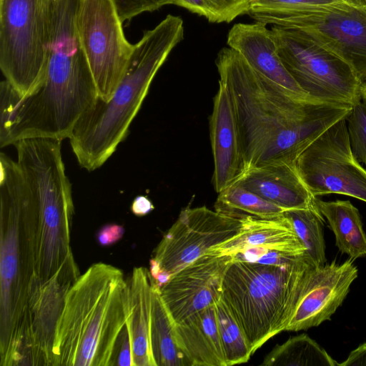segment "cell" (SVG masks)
I'll use <instances>...</instances> for the list:
<instances>
[{
	"label": "cell",
	"mask_w": 366,
	"mask_h": 366,
	"mask_svg": "<svg viewBox=\"0 0 366 366\" xmlns=\"http://www.w3.org/2000/svg\"><path fill=\"white\" fill-rule=\"evenodd\" d=\"M215 64L234 108L246 172L295 164L305 149L352 108L290 92L258 74L229 46L219 51Z\"/></svg>",
	"instance_id": "6da1fadb"
},
{
	"label": "cell",
	"mask_w": 366,
	"mask_h": 366,
	"mask_svg": "<svg viewBox=\"0 0 366 366\" xmlns=\"http://www.w3.org/2000/svg\"><path fill=\"white\" fill-rule=\"evenodd\" d=\"M180 16L167 15L146 31L134 49L123 77L107 102L99 98L80 118L69 142L79 164L89 172L102 167L126 138L156 74L184 39Z\"/></svg>",
	"instance_id": "7a4b0ae2"
},
{
	"label": "cell",
	"mask_w": 366,
	"mask_h": 366,
	"mask_svg": "<svg viewBox=\"0 0 366 366\" xmlns=\"http://www.w3.org/2000/svg\"><path fill=\"white\" fill-rule=\"evenodd\" d=\"M128 313L122 271L96 263L67 290L52 347V365H112Z\"/></svg>",
	"instance_id": "3957f363"
},
{
	"label": "cell",
	"mask_w": 366,
	"mask_h": 366,
	"mask_svg": "<svg viewBox=\"0 0 366 366\" xmlns=\"http://www.w3.org/2000/svg\"><path fill=\"white\" fill-rule=\"evenodd\" d=\"M99 98L88 65L47 64L43 80L21 96L7 81L0 84V146L26 139L69 138Z\"/></svg>",
	"instance_id": "277c9868"
},
{
	"label": "cell",
	"mask_w": 366,
	"mask_h": 366,
	"mask_svg": "<svg viewBox=\"0 0 366 366\" xmlns=\"http://www.w3.org/2000/svg\"><path fill=\"white\" fill-rule=\"evenodd\" d=\"M0 205L1 345H5L25 320L39 284L36 215L29 186L17 167L0 172Z\"/></svg>",
	"instance_id": "5b68a950"
},
{
	"label": "cell",
	"mask_w": 366,
	"mask_h": 366,
	"mask_svg": "<svg viewBox=\"0 0 366 366\" xmlns=\"http://www.w3.org/2000/svg\"><path fill=\"white\" fill-rule=\"evenodd\" d=\"M14 145L36 205V272L43 284L73 257L69 246L74 211L71 184L65 172L61 140L26 139Z\"/></svg>",
	"instance_id": "8992f818"
},
{
	"label": "cell",
	"mask_w": 366,
	"mask_h": 366,
	"mask_svg": "<svg viewBox=\"0 0 366 366\" xmlns=\"http://www.w3.org/2000/svg\"><path fill=\"white\" fill-rule=\"evenodd\" d=\"M310 267L307 255L286 266L233 260L228 267L221 298L240 325L252 355L286 330Z\"/></svg>",
	"instance_id": "52a82bcc"
},
{
	"label": "cell",
	"mask_w": 366,
	"mask_h": 366,
	"mask_svg": "<svg viewBox=\"0 0 366 366\" xmlns=\"http://www.w3.org/2000/svg\"><path fill=\"white\" fill-rule=\"evenodd\" d=\"M52 0H0V69L21 96L45 75Z\"/></svg>",
	"instance_id": "ba28073f"
},
{
	"label": "cell",
	"mask_w": 366,
	"mask_h": 366,
	"mask_svg": "<svg viewBox=\"0 0 366 366\" xmlns=\"http://www.w3.org/2000/svg\"><path fill=\"white\" fill-rule=\"evenodd\" d=\"M255 21L300 31L347 61L366 81V0H345L305 10L251 12Z\"/></svg>",
	"instance_id": "9c48e42d"
},
{
	"label": "cell",
	"mask_w": 366,
	"mask_h": 366,
	"mask_svg": "<svg viewBox=\"0 0 366 366\" xmlns=\"http://www.w3.org/2000/svg\"><path fill=\"white\" fill-rule=\"evenodd\" d=\"M271 29L283 64L309 97L352 106L360 100L363 83L347 61L300 31Z\"/></svg>",
	"instance_id": "30bf717a"
},
{
	"label": "cell",
	"mask_w": 366,
	"mask_h": 366,
	"mask_svg": "<svg viewBox=\"0 0 366 366\" xmlns=\"http://www.w3.org/2000/svg\"><path fill=\"white\" fill-rule=\"evenodd\" d=\"M122 23L113 0H79L78 36L99 98L104 102L110 99L119 86L134 49Z\"/></svg>",
	"instance_id": "8fae6325"
},
{
	"label": "cell",
	"mask_w": 366,
	"mask_h": 366,
	"mask_svg": "<svg viewBox=\"0 0 366 366\" xmlns=\"http://www.w3.org/2000/svg\"><path fill=\"white\" fill-rule=\"evenodd\" d=\"M295 167L314 197L339 194L366 202V168L352 153L346 119L305 149Z\"/></svg>",
	"instance_id": "7c38bea8"
},
{
	"label": "cell",
	"mask_w": 366,
	"mask_h": 366,
	"mask_svg": "<svg viewBox=\"0 0 366 366\" xmlns=\"http://www.w3.org/2000/svg\"><path fill=\"white\" fill-rule=\"evenodd\" d=\"M241 225L239 219L204 206L186 207L163 236L153 258L172 275L236 235Z\"/></svg>",
	"instance_id": "4fadbf2b"
},
{
	"label": "cell",
	"mask_w": 366,
	"mask_h": 366,
	"mask_svg": "<svg viewBox=\"0 0 366 366\" xmlns=\"http://www.w3.org/2000/svg\"><path fill=\"white\" fill-rule=\"evenodd\" d=\"M233 256L207 253L172 275L160 289L174 323L215 305Z\"/></svg>",
	"instance_id": "5bb4252c"
},
{
	"label": "cell",
	"mask_w": 366,
	"mask_h": 366,
	"mask_svg": "<svg viewBox=\"0 0 366 366\" xmlns=\"http://www.w3.org/2000/svg\"><path fill=\"white\" fill-rule=\"evenodd\" d=\"M358 271L349 258L318 267H310L286 331H300L330 320L350 292Z\"/></svg>",
	"instance_id": "9a60e30c"
},
{
	"label": "cell",
	"mask_w": 366,
	"mask_h": 366,
	"mask_svg": "<svg viewBox=\"0 0 366 366\" xmlns=\"http://www.w3.org/2000/svg\"><path fill=\"white\" fill-rule=\"evenodd\" d=\"M209 136L214 159L213 184L219 193L237 183L246 172L232 103L219 82L209 118Z\"/></svg>",
	"instance_id": "2e32d148"
},
{
	"label": "cell",
	"mask_w": 366,
	"mask_h": 366,
	"mask_svg": "<svg viewBox=\"0 0 366 366\" xmlns=\"http://www.w3.org/2000/svg\"><path fill=\"white\" fill-rule=\"evenodd\" d=\"M227 44L260 76L295 94L309 97L283 64L273 32L267 24L259 21L235 24L228 32Z\"/></svg>",
	"instance_id": "e0dca14e"
},
{
	"label": "cell",
	"mask_w": 366,
	"mask_h": 366,
	"mask_svg": "<svg viewBox=\"0 0 366 366\" xmlns=\"http://www.w3.org/2000/svg\"><path fill=\"white\" fill-rule=\"evenodd\" d=\"M240 220L242 225L238 233L212 247L207 253L234 256L245 249L257 247L306 254V248L285 214L269 219L246 216Z\"/></svg>",
	"instance_id": "ac0fdd59"
},
{
	"label": "cell",
	"mask_w": 366,
	"mask_h": 366,
	"mask_svg": "<svg viewBox=\"0 0 366 366\" xmlns=\"http://www.w3.org/2000/svg\"><path fill=\"white\" fill-rule=\"evenodd\" d=\"M285 210L316 206L295 164H274L247 170L235 183Z\"/></svg>",
	"instance_id": "d6986e66"
},
{
	"label": "cell",
	"mask_w": 366,
	"mask_h": 366,
	"mask_svg": "<svg viewBox=\"0 0 366 366\" xmlns=\"http://www.w3.org/2000/svg\"><path fill=\"white\" fill-rule=\"evenodd\" d=\"M174 330L190 366H226L215 305L174 323Z\"/></svg>",
	"instance_id": "ffe728a7"
},
{
	"label": "cell",
	"mask_w": 366,
	"mask_h": 366,
	"mask_svg": "<svg viewBox=\"0 0 366 366\" xmlns=\"http://www.w3.org/2000/svg\"><path fill=\"white\" fill-rule=\"evenodd\" d=\"M127 281L129 327L134 366H156L151 346L152 281L148 269L136 267Z\"/></svg>",
	"instance_id": "44dd1931"
},
{
	"label": "cell",
	"mask_w": 366,
	"mask_h": 366,
	"mask_svg": "<svg viewBox=\"0 0 366 366\" xmlns=\"http://www.w3.org/2000/svg\"><path fill=\"white\" fill-rule=\"evenodd\" d=\"M329 223L339 250L355 260L366 256V234L358 209L349 200L325 202L315 199Z\"/></svg>",
	"instance_id": "7402d4cb"
},
{
	"label": "cell",
	"mask_w": 366,
	"mask_h": 366,
	"mask_svg": "<svg viewBox=\"0 0 366 366\" xmlns=\"http://www.w3.org/2000/svg\"><path fill=\"white\" fill-rule=\"evenodd\" d=\"M151 346L156 366H190L174 335V322L160 294L152 282Z\"/></svg>",
	"instance_id": "603a6c76"
},
{
	"label": "cell",
	"mask_w": 366,
	"mask_h": 366,
	"mask_svg": "<svg viewBox=\"0 0 366 366\" xmlns=\"http://www.w3.org/2000/svg\"><path fill=\"white\" fill-rule=\"evenodd\" d=\"M265 366H336L338 363L306 334L277 345L264 357Z\"/></svg>",
	"instance_id": "cb8c5ba5"
},
{
	"label": "cell",
	"mask_w": 366,
	"mask_h": 366,
	"mask_svg": "<svg viewBox=\"0 0 366 366\" xmlns=\"http://www.w3.org/2000/svg\"><path fill=\"white\" fill-rule=\"evenodd\" d=\"M218 194L215 211L239 219L246 216L274 218L286 211L237 184Z\"/></svg>",
	"instance_id": "d4e9b609"
},
{
	"label": "cell",
	"mask_w": 366,
	"mask_h": 366,
	"mask_svg": "<svg viewBox=\"0 0 366 366\" xmlns=\"http://www.w3.org/2000/svg\"><path fill=\"white\" fill-rule=\"evenodd\" d=\"M284 214L292 222L298 237L306 248L310 264L314 267L326 264L324 217L317 205L311 208L288 209Z\"/></svg>",
	"instance_id": "484cf974"
},
{
	"label": "cell",
	"mask_w": 366,
	"mask_h": 366,
	"mask_svg": "<svg viewBox=\"0 0 366 366\" xmlns=\"http://www.w3.org/2000/svg\"><path fill=\"white\" fill-rule=\"evenodd\" d=\"M215 306L218 330L226 366L247 362L252 354L240 325L222 298Z\"/></svg>",
	"instance_id": "4316f807"
},
{
	"label": "cell",
	"mask_w": 366,
	"mask_h": 366,
	"mask_svg": "<svg viewBox=\"0 0 366 366\" xmlns=\"http://www.w3.org/2000/svg\"><path fill=\"white\" fill-rule=\"evenodd\" d=\"M252 0H174V5L204 17L211 23H229L248 14Z\"/></svg>",
	"instance_id": "83f0119b"
},
{
	"label": "cell",
	"mask_w": 366,
	"mask_h": 366,
	"mask_svg": "<svg viewBox=\"0 0 366 366\" xmlns=\"http://www.w3.org/2000/svg\"><path fill=\"white\" fill-rule=\"evenodd\" d=\"M350 147L353 154L366 168V97L361 95L346 118Z\"/></svg>",
	"instance_id": "f1b7e54d"
},
{
	"label": "cell",
	"mask_w": 366,
	"mask_h": 366,
	"mask_svg": "<svg viewBox=\"0 0 366 366\" xmlns=\"http://www.w3.org/2000/svg\"><path fill=\"white\" fill-rule=\"evenodd\" d=\"M342 1L345 0H252L249 13L295 12Z\"/></svg>",
	"instance_id": "f546056e"
},
{
	"label": "cell",
	"mask_w": 366,
	"mask_h": 366,
	"mask_svg": "<svg viewBox=\"0 0 366 366\" xmlns=\"http://www.w3.org/2000/svg\"><path fill=\"white\" fill-rule=\"evenodd\" d=\"M122 22L136 16L154 11L159 8L174 4V0H113Z\"/></svg>",
	"instance_id": "4dcf8cb0"
},
{
	"label": "cell",
	"mask_w": 366,
	"mask_h": 366,
	"mask_svg": "<svg viewBox=\"0 0 366 366\" xmlns=\"http://www.w3.org/2000/svg\"><path fill=\"white\" fill-rule=\"evenodd\" d=\"M112 365L134 366L131 334L127 324L118 338Z\"/></svg>",
	"instance_id": "1f68e13d"
},
{
	"label": "cell",
	"mask_w": 366,
	"mask_h": 366,
	"mask_svg": "<svg viewBox=\"0 0 366 366\" xmlns=\"http://www.w3.org/2000/svg\"><path fill=\"white\" fill-rule=\"evenodd\" d=\"M124 228L119 224H108L101 228L97 233V240L102 246H110L119 241L124 234Z\"/></svg>",
	"instance_id": "d6a6232c"
},
{
	"label": "cell",
	"mask_w": 366,
	"mask_h": 366,
	"mask_svg": "<svg viewBox=\"0 0 366 366\" xmlns=\"http://www.w3.org/2000/svg\"><path fill=\"white\" fill-rule=\"evenodd\" d=\"M340 366H366V342L352 350Z\"/></svg>",
	"instance_id": "836d02e7"
},
{
	"label": "cell",
	"mask_w": 366,
	"mask_h": 366,
	"mask_svg": "<svg viewBox=\"0 0 366 366\" xmlns=\"http://www.w3.org/2000/svg\"><path fill=\"white\" fill-rule=\"evenodd\" d=\"M154 209L149 199L144 196H138L133 201L131 207L132 212L137 216L142 217Z\"/></svg>",
	"instance_id": "e575fe53"
},
{
	"label": "cell",
	"mask_w": 366,
	"mask_h": 366,
	"mask_svg": "<svg viewBox=\"0 0 366 366\" xmlns=\"http://www.w3.org/2000/svg\"><path fill=\"white\" fill-rule=\"evenodd\" d=\"M362 95L366 97V81L362 84Z\"/></svg>",
	"instance_id": "d590c367"
}]
</instances>
